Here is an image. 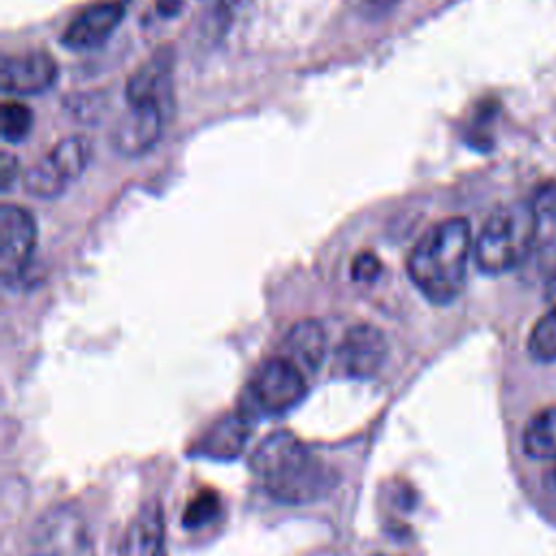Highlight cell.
Masks as SVG:
<instances>
[{"label": "cell", "mask_w": 556, "mask_h": 556, "mask_svg": "<svg viewBox=\"0 0 556 556\" xmlns=\"http://www.w3.org/2000/svg\"><path fill=\"white\" fill-rule=\"evenodd\" d=\"M536 228L539 215L530 202H513L495 208L473 243V258L480 271L497 276L521 265L534 245Z\"/></svg>", "instance_id": "cell-3"}, {"label": "cell", "mask_w": 556, "mask_h": 556, "mask_svg": "<svg viewBox=\"0 0 556 556\" xmlns=\"http://www.w3.org/2000/svg\"><path fill=\"white\" fill-rule=\"evenodd\" d=\"M380 271H382V263H380V258H378L374 252H369V250L356 254L354 261H352V267H350L352 278L358 280V282H369V280L378 278Z\"/></svg>", "instance_id": "cell-21"}, {"label": "cell", "mask_w": 556, "mask_h": 556, "mask_svg": "<svg viewBox=\"0 0 556 556\" xmlns=\"http://www.w3.org/2000/svg\"><path fill=\"white\" fill-rule=\"evenodd\" d=\"M37 245V222L24 206L0 208V278L4 287L15 285L28 269Z\"/></svg>", "instance_id": "cell-6"}, {"label": "cell", "mask_w": 556, "mask_h": 556, "mask_svg": "<svg viewBox=\"0 0 556 556\" xmlns=\"http://www.w3.org/2000/svg\"><path fill=\"white\" fill-rule=\"evenodd\" d=\"M35 115L30 106L17 100H4L0 109V135L7 143L24 141L33 130Z\"/></svg>", "instance_id": "cell-17"}, {"label": "cell", "mask_w": 556, "mask_h": 556, "mask_svg": "<svg viewBox=\"0 0 556 556\" xmlns=\"http://www.w3.org/2000/svg\"><path fill=\"white\" fill-rule=\"evenodd\" d=\"M172 72L174 52L172 48H159L146 59L126 83V104L159 102L165 111L172 102Z\"/></svg>", "instance_id": "cell-11"}, {"label": "cell", "mask_w": 556, "mask_h": 556, "mask_svg": "<svg viewBox=\"0 0 556 556\" xmlns=\"http://www.w3.org/2000/svg\"><path fill=\"white\" fill-rule=\"evenodd\" d=\"M306 395L304 371L287 356H274L261 363L248 384V397L261 413H287Z\"/></svg>", "instance_id": "cell-5"}, {"label": "cell", "mask_w": 556, "mask_h": 556, "mask_svg": "<svg viewBox=\"0 0 556 556\" xmlns=\"http://www.w3.org/2000/svg\"><path fill=\"white\" fill-rule=\"evenodd\" d=\"M387 358V339L371 324H356L348 328L339 348L337 363L350 378H371Z\"/></svg>", "instance_id": "cell-10"}, {"label": "cell", "mask_w": 556, "mask_h": 556, "mask_svg": "<svg viewBox=\"0 0 556 556\" xmlns=\"http://www.w3.org/2000/svg\"><path fill=\"white\" fill-rule=\"evenodd\" d=\"M328 352V337L317 319H302L293 324L285 337V354L304 374H315Z\"/></svg>", "instance_id": "cell-15"}, {"label": "cell", "mask_w": 556, "mask_h": 556, "mask_svg": "<svg viewBox=\"0 0 556 556\" xmlns=\"http://www.w3.org/2000/svg\"><path fill=\"white\" fill-rule=\"evenodd\" d=\"M545 298H547L549 304H556V267H554V271L549 274V278L545 282Z\"/></svg>", "instance_id": "cell-24"}, {"label": "cell", "mask_w": 556, "mask_h": 556, "mask_svg": "<svg viewBox=\"0 0 556 556\" xmlns=\"http://www.w3.org/2000/svg\"><path fill=\"white\" fill-rule=\"evenodd\" d=\"M17 174H20V163L13 154L4 152L0 156V189L2 191H9L13 187V182L17 180Z\"/></svg>", "instance_id": "cell-22"}, {"label": "cell", "mask_w": 556, "mask_h": 556, "mask_svg": "<svg viewBox=\"0 0 556 556\" xmlns=\"http://www.w3.org/2000/svg\"><path fill=\"white\" fill-rule=\"evenodd\" d=\"M250 467L274 500L311 502L330 491V469L289 430L267 434L250 456Z\"/></svg>", "instance_id": "cell-2"}, {"label": "cell", "mask_w": 556, "mask_h": 556, "mask_svg": "<svg viewBox=\"0 0 556 556\" xmlns=\"http://www.w3.org/2000/svg\"><path fill=\"white\" fill-rule=\"evenodd\" d=\"M222 513V500L219 493L213 489H200L185 506L182 513V526L187 530H198L215 521Z\"/></svg>", "instance_id": "cell-19"}, {"label": "cell", "mask_w": 556, "mask_h": 556, "mask_svg": "<svg viewBox=\"0 0 556 556\" xmlns=\"http://www.w3.org/2000/svg\"><path fill=\"white\" fill-rule=\"evenodd\" d=\"M250 437V421L245 413H230L213 421L204 434L193 443L191 454L213 460L237 458Z\"/></svg>", "instance_id": "cell-13"}, {"label": "cell", "mask_w": 556, "mask_h": 556, "mask_svg": "<svg viewBox=\"0 0 556 556\" xmlns=\"http://www.w3.org/2000/svg\"><path fill=\"white\" fill-rule=\"evenodd\" d=\"M91 161V141L83 135L63 137L43 159L30 165L24 174L26 193L52 200L74 182Z\"/></svg>", "instance_id": "cell-4"}, {"label": "cell", "mask_w": 556, "mask_h": 556, "mask_svg": "<svg viewBox=\"0 0 556 556\" xmlns=\"http://www.w3.org/2000/svg\"><path fill=\"white\" fill-rule=\"evenodd\" d=\"M471 248V224L465 217H447L413 245L406 261L408 278L432 304H450L465 287Z\"/></svg>", "instance_id": "cell-1"}, {"label": "cell", "mask_w": 556, "mask_h": 556, "mask_svg": "<svg viewBox=\"0 0 556 556\" xmlns=\"http://www.w3.org/2000/svg\"><path fill=\"white\" fill-rule=\"evenodd\" d=\"M165 113L159 102L128 104L111 130V148L126 159L143 156L161 139Z\"/></svg>", "instance_id": "cell-7"}, {"label": "cell", "mask_w": 556, "mask_h": 556, "mask_svg": "<svg viewBox=\"0 0 556 556\" xmlns=\"http://www.w3.org/2000/svg\"><path fill=\"white\" fill-rule=\"evenodd\" d=\"M528 352L543 363L556 361V304L539 317L528 337Z\"/></svg>", "instance_id": "cell-18"}, {"label": "cell", "mask_w": 556, "mask_h": 556, "mask_svg": "<svg viewBox=\"0 0 556 556\" xmlns=\"http://www.w3.org/2000/svg\"><path fill=\"white\" fill-rule=\"evenodd\" d=\"M523 452L536 460H556V406L541 408L528 419Z\"/></svg>", "instance_id": "cell-16"}, {"label": "cell", "mask_w": 556, "mask_h": 556, "mask_svg": "<svg viewBox=\"0 0 556 556\" xmlns=\"http://www.w3.org/2000/svg\"><path fill=\"white\" fill-rule=\"evenodd\" d=\"M185 2H187V0H159V2H156V9H159V13L165 15V17H176V15L185 9Z\"/></svg>", "instance_id": "cell-23"}, {"label": "cell", "mask_w": 556, "mask_h": 556, "mask_svg": "<svg viewBox=\"0 0 556 556\" xmlns=\"http://www.w3.org/2000/svg\"><path fill=\"white\" fill-rule=\"evenodd\" d=\"M35 545L46 556L85 554V549L89 547V532L85 519L70 508L52 510L37 528Z\"/></svg>", "instance_id": "cell-12"}, {"label": "cell", "mask_w": 556, "mask_h": 556, "mask_svg": "<svg viewBox=\"0 0 556 556\" xmlns=\"http://www.w3.org/2000/svg\"><path fill=\"white\" fill-rule=\"evenodd\" d=\"M59 80V63L46 50H28L24 54H7L0 67V85L4 93L37 96L52 89Z\"/></svg>", "instance_id": "cell-9"}, {"label": "cell", "mask_w": 556, "mask_h": 556, "mask_svg": "<svg viewBox=\"0 0 556 556\" xmlns=\"http://www.w3.org/2000/svg\"><path fill=\"white\" fill-rule=\"evenodd\" d=\"M165 545V517L159 500L146 502L130 519L119 556H163Z\"/></svg>", "instance_id": "cell-14"}, {"label": "cell", "mask_w": 556, "mask_h": 556, "mask_svg": "<svg viewBox=\"0 0 556 556\" xmlns=\"http://www.w3.org/2000/svg\"><path fill=\"white\" fill-rule=\"evenodd\" d=\"M528 202L539 217H556V180L539 185Z\"/></svg>", "instance_id": "cell-20"}, {"label": "cell", "mask_w": 556, "mask_h": 556, "mask_svg": "<svg viewBox=\"0 0 556 556\" xmlns=\"http://www.w3.org/2000/svg\"><path fill=\"white\" fill-rule=\"evenodd\" d=\"M552 476H554V480H556V465H554V471H552Z\"/></svg>", "instance_id": "cell-25"}, {"label": "cell", "mask_w": 556, "mask_h": 556, "mask_svg": "<svg viewBox=\"0 0 556 556\" xmlns=\"http://www.w3.org/2000/svg\"><path fill=\"white\" fill-rule=\"evenodd\" d=\"M128 11V0H102L83 9L63 30L61 43L74 52H89L104 46Z\"/></svg>", "instance_id": "cell-8"}]
</instances>
